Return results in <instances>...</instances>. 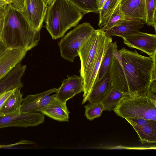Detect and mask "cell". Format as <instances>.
Here are the masks:
<instances>
[{
	"label": "cell",
	"mask_w": 156,
	"mask_h": 156,
	"mask_svg": "<svg viewBox=\"0 0 156 156\" xmlns=\"http://www.w3.org/2000/svg\"><path fill=\"white\" fill-rule=\"evenodd\" d=\"M118 51L121 63L114 56L110 69L112 85L129 96L146 92L156 80V55L144 56L124 47Z\"/></svg>",
	"instance_id": "6da1fadb"
},
{
	"label": "cell",
	"mask_w": 156,
	"mask_h": 156,
	"mask_svg": "<svg viewBox=\"0 0 156 156\" xmlns=\"http://www.w3.org/2000/svg\"><path fill=\"white\" fill-rule=\"evenodd\" d=\"M0 24L1 41L7 48L28 51L37 45L40 31L33 28L12 4L3 9Z\"/></svg>",
	"instance_id": "7a4b0ae2"
},
{
	"label": "cell",
	"mask_w": 156,
	"mask_h": 156,
	"mask_svg": "<svg viewBox=\"0 0 156 156\" xmlns=\"http://www.w3.org/2000/svg\"><path fill=\"white\" fill-rule=\"evenodd\" d=\"M85 14L69 0H54L48 7L46 28L53 39L59 38L76 26Z\"/></svg>",
	"instance_id": "3957f363"
},
{
	"label": "cell",
	"mask_w": 156,
	"mask_h": 156,
	"mask_svg": "<svg viewBox=\"0 0 156 156\" xmlns=\"http://www.w3.org/2000/svg\"><path fill=\"white\" fill-rule=\"evenodd\" d=\"M113 111L125 119L142 118L156 121V99L148 90L141 94L124 98Z\"/></svg>",
	"instance_id": "277c9868"
},
{
	"label": "cell",
	"mask_w": 156,
	"mask_h": 156,
	"mask_svg": "<svg viewBox=\"0 0 156 156\" xmlns=\"http://www.w3.org/2000/svg\"><path fill=\"white\" fill-rule=\"evenodd\" d=\"M89 23L81 24L71 30L58 43L61 56L66 60L73 62L78 56L80 48L95 31Z\"/></svg>",
	"instance_id": "5b68a950"
},
{
	"label": "cell",
	"mask_w": 156,
	"mask_h": 156,
	"mask_svg": "<svg viewBox=\"0 0 156 156\" xmlns=\"http://www.w3.org/2000/svg\"><path fill=\"white\" fill-rule=\"evenodd\" d=\"M112 42V38L106 36L103 31L96 58L83 78V94L82 104L86 102L87 98L93 87L98 81V73L102 60L109 44Z\"/></svg>",
	"instance_id": "8992f818"
},
{
	"label": "cell",
	"mask_w": 156,
	"mask_h": 156,
	"mask_svg": "<svg viewBox=\"0 0 156 156\" xmlns=\"http://www.w3.org/2000/svg\"><path fill=\"white\" fill-rule=\"evenodd\" d=\"M102 31L100 29L95 30L78 51L81 61L80 72L82 79L96 58Z\"/></svg>",
	"instance_id": "52a82bcc"
},
{
	"label": "cell",
	"mask_w": 156,
	"mask_h": 156,
	"mask_svg": "<svg viewBox=\"0 0 156 156\" xmlns=\"http://www.w3.org/2000/svg\"><path fill=\"white\" fill-rule=\"evenodd\" d=\"M44 120L43 114L20 111L0 116V129L8 127L26 128L36 126L43 123Z\"/></svg>",
	"instance_id": "ba28073f"
},
{
	"label": "cell",
	"mask_w": 156,
	"mask_h": 156,
	"mask_svg": "<svg viewBox=\"0 0 156 156\" xmlns=\"http://www.w3.org/2000/svg\"><path fill=\"white\" fill-rule=\"evenodd\" d=\"M48 7L43 0H25L23 10L19 11L33 28L40 31Z\"/></svg>",
	"instance_id": "9c48e42d"
},
{
	"label": "cell",
	"mask_w": 156,
	"mask_h": 156,
	"mask_svg": "<svg viewBox=\"0 0 156 156\" xmlns=\"http://www.w3.org/2000/svg\"><path fill=\"white\" fill-rule=\"evenodd\" d=\"M27 51L24 48H7L0 41V80L21 62Z\"/></svg>",
	"instance_id": "30bf717a"
},
{
	"label": "cell",
	"mask_w": 156,
	"mask_h": 156,
	"mask_svg": "<svg viewBox=\"0 0 156 156\" xmlns=\"http://www.w3.org/2000/svg\"><path fill=\"white\" fill-rule=\"evenodd\" d=\"M127 46L138 49L149 56L156 55V35L139 31L122 37Z\"/></svg>",
	"instance_id": "8fae6325"
},
{
	"label": "cell",
	"mask_w": 156,
	"mask_h": 156,
	"mask_svg": "<svg viewBox=\"0 0 156 156\" xmlns=\"http://www.w3.org/2000/svg\"><path fill=\"white\" fill-rule=\"evenodd\" d=\"M57 90V88H53L41 93L28 95L23 99L20 111L24 112H40L53 99L55 94L51 96L50 95L53 93H56Z\"/></svg>",
	"instance_id": "7c38bea8"
},
{
	"label": "cell",
	"mask_w": 156,
	"mask_h": 156,
	"mask_svg": "<svg viewBox=\"0 0 156 156\" xmlns=\"http://www.w3.org/2000/svg\"><path fill=\"white\" fill-rule=\"evenodd\" d=\"M146 24L145 21L141 20L124 19L104 31V33L107 37L118 36L121 38L138 33Z\"/></svg>",
	"instance_id": "4fadbf2b"
},
{
	"label": "cell",
	"mask_w": 156,
	"mask_h": 156,
	"mask_svg": "<svg viewBox=\"0 0 156 156\" xmlns=\"http://www.w3.org/2000/svg\"><path fill=\"white\" fill-rule=\"evenodd\" d=\"M83 90L82 77L73 75L63 80L60 87L57 89L55 97L61 101L66 103L69 99L83 92Z\"/></svg>",
	"instance_id": "5bb4252c"
},
{
	"label": "cell",
	"mask_w": 156,
	"mask_h": 156,
	"mask_svg": "<svg viewBox=\"0 0 156 156\" xmlns=\"http://www.w3.org/2000/svg\"><path fill=\"white\" fill-rule=\"evenodd\" d=\"M146 0H123L120 9L127 19H140L146 22Z\"/></svg>",
	"instance_id": "9a60e30c"
},
{
	"label": "cell",
	"mask_w": 156,
	"mask_h": 156,
	"mask_svg": "<svg viewBox=\"0 0 156 156\" xmlns=\"http://www.w3.org/2000/svg\"><path fill=\"white\" fill-rule=\"evenodd\" d=\"M26 68L25 65L19 63L0 80V95L6 91L23 87L21 80Z\"/></svg>",
	"instance_id": "2e32d148"
},
{
	"label": "cell",
	"mask_w": 156,
	"mask_h": 156,
	"mask_svg": "<svg viewBox=\"0 0 156 156\" xmlns=\"http://www.w3.org/2000/svg\"><path fill=\"white\" fill-rule=\"evenodd\" d=\"M40 112L53 119L60 122H68L69 111L66 103H63L55 97L50 103Z\"/></svg>",
	"instance_id": "e0dca14e"
},
{
	"label": "cell",
	"mask_w": 156,
	"mask_h": 156,
	"mask_svg": "<svg viewBox=\"0 0 156 156\" xmlns=\"http://www.w3.org/2000/svg\"><path fill=\"white\" fill-rule=\"evenodd\" d=\"M111 86L109 70L94 85L87 98L86 102L88 101L89 102H95L101 101Z\"/></svg>",
	"instance_id": "ac0fdd59"
},
{
	"label": "cell",
	"mask_w": 156,
	"mask_h": 156,
	"mask_svg": "<svg viewBox=\"0 0 156 156\" xmlns=\"http://www.w3.org/2000/svg\"><path fill=\"white\" fill-rule=\"evenodd\" d=\"M21 88H17L5 101L0 112V116L12 114L20 111L23 100Z\"/></svg>",
	"instance_id": "d6986e66"
},
{
	"label": "cell",
	"mask_w": 156,
	"mask_h": 156,
	"mask_svg": "<svg viewBox=\"0 0 156 156\" xmlns=\"http://www.w3.org/2000/svg\"><path fill=\"white\" fill-rule=\"evenodd\" d=\"M129 96L112 85L107 94L101 101L104 110L110 112L113 110L121 100Z\"/></svg>",
	"instance_id": "ffe728a7"
},
{
	"label": "cell",
	"mask_w": 156,
	"mask_h": 156,
	"mask_svg": "<svg viewBox=\"0 0 156 156\" xmlns=\"http://www.w3.org/2000/svg\"><path fill=\"white\" fill-rule=\"evenodd\" d=\"M142 144L156 142V124L148 125L135 130Z\"/></svg>",
	"instance_id": "44dd1931"
},
{
	"label": "cell",
	"mask_w": 156,
	"mask_h": 156,
	"mask_svg": "<svg viewBox=\"0 0 156 156\" xmlns=\"http://www.w3.org/2000/svg\"><path fill=\"white\" fill-rule=\"evenodd\" d=\"M119 0H107L99 12L98 26L103 27L119 4Z\"/></svg>",
	"instance_id": "7402d4cb"
},
{
	"label": "cell",
	"mask_w": 156,
	"mask_h": 156,
	"mask_svg": "<svg viewBox=\"0 0 156 156\" xmlns=\"http://www.w3.org/2000/svg\"><path fill=\"white\" fill-rule=\"evenodd\" d=\"M114 43L109 44L102 60L99 70L98 80L102 79L109 70L114 57L113 51Z\"/></svg>",
	"instance_id": "603a6c76"
},
{
	"label": "cell",
	"mask_w": 156,
	"mask_h": 156,
	"mask_svg": "<svg viewBox=\"0 0 156 156\" xmlns=\"http://www.w3.org/2000/svg\"><path fill=\"white\" fill-rule=\"evenodd\" d=\"M85 115L89 120L100 116L104 110L101 101L95 102H90L85 106Z\"/></svg>",
	"instance_id": "cb8c5ba5"
},
{
	"label": "cell",
	"mask_w": 156,
	"mask_h": 156,
	"mask_svg": "<svg viewBox=\"0 0 156 156\" xmlns=\"http://www.w3.org/2000/svg\"><path fill=\"white\" fill-rule=\"evenodd\" d=\"M156 0H146V23L154 27L156 31Z\"/></svg>",
	"instance_id": "d4e9b609"
},
{
	"label": "cell",
	"mask_w": 156,
	"mask_h": 156,
	"mask_svg": "<svg viewBox=\"0 0 156 156\" xmlns=\"http://www.w3.org/2000/svg\"><path fill=\"white\" fill-rule=\"evenodd\" d=\"M126 19L120 7V4L116 7L105 24L100 29L105 31L115 25L120 20Z\"/></svg>",
	"instance_id": "484cf974"
},
{
	"label": "cell",
	"mask_w": 156,
	"mask_h": 156,
	"mask_svg": "<svg viewBox=\"0 0 156 156\" xmlns=\"http://www.w3.org/2000/svg\"><path fill=\"white\" fill-rule=\"evenodd\" d=\"M125 119L135 130L148 125L156 124V121L142 118H128Z\"/></svg>",
	"instance_id": "4316f807"
},
{
	"label": "cell",
	"mask_w": 156,
	"mask_h": 156,
	"mask_svg": "<svg viewBox=\"0 0 156 156\" xmlns=\"http://www.w3.org/2000/svg\"><path fill=\"white\" fill-rule=\"evenodd\" d=\"M12 4L18 11H22L25 4V0H12Z\"/></svg>",
	"instance_id": "83f0119b"
},
{
	"label": "cell",
	"mask_w": 156,
	"mask_h": 156,
	"mask_svg": "<svg viewBox=\"0 0 156 156\" xmlns=\"http://www.w3.org/2000/svg\"><path fill=\"white\" fill-rule=\"evenodd\" d=\"M14 89L6 91L0 95V113L1 110L5 101L12 93Z\"/></svg>",
	"instance_id": "f1b7e54d"
},
{
	"label": "cell",
	"mask_w": 156,
	"mask_h": 156,
	"mask_svg": "<svg viewBox=\"0 0 156 156\" xmlns=\"http://www.w3.org/2000/svg\"><path fill=\"white\" fill-rule=\"evenodd\" d=\"M12 3V0H0V11L3 10L7 5Z\"/></svg>",
	"instance_id": "f546056e"
},
{
	"label": "cell",
	"mask_w": 156,
	"mask_h": 156,
	"mask_svg": "<svg viewBox=\"0 0 156 156\" xmlns=\"http://www.w3.org/2000/svg\"><path fill=\"white\" fill-rule=\"evenodd\" d=\"M107 0H96V4L97 8L99 11L102 9L104 4Z\"/></svg>",
	"instance_id": "4dcf8cb0"
},
{
	"label": "cell",
	"mask_w": 156,
	"mask_h": 156,
	"mask_svg": "<svg viewBox=\"0 0 156 156\" xmlns=\"http://www.w3.org/2000/svg\"><path fill=\"white\" fill-rule=\"evenodd\" d=\"M45 3L48 6L50 5L54 0H43Z\"/></svg>",
	"instance_id": "1f68e13d"
},
{
	"label": "cell",
	"mask_w": 156,
	"mask_h": 156,
	"mask_svg": "<svg viewBox=\"0 0 156 156\" xmlns=\"http://www.w3.org/2000/svg\"><path fill=\"white\" fill-rule=\"evenodd\" d=\"M91 2H92L93 4L94 5H95L97 6L96 0H89Z\"/></svg>",
	"instance_id": "d6a6232c"
},
{
	"label": "cell",
	"mask_w": 156,
	"mask_h": 156,
	"mask_svg": "<svg viewBox=\"0 0 156 156\" xmlns=\"http://www.w3.org/2000/svg\"><path fill=\"white\" fill-rule=\"evenodd\" d=\"M2 11L3 10L0 11V19L2 17Z\"/></svg>",
	"instance_id": "836d02e7"
},
{
	"label": "cell",
	"mask_w": 156,
	"mask_h": 156,
	"mask_svg": "<svg viewBox=\"0 0 156 156\" xmlns=\"http://www.w3.org/2000/svg\"><path fill=\"white\" fill-rule=\"evenodd\" d=\"M123 0H119V4Z\"/></svg>",
	"instance_id": "e575fe53"
},
{
	"label": "cell",
	"mask_w": 156,
	"mask_h": 156,
	"mask_svg": "<svg viewBox=\"0 0 156 156\" xmlns=\"http://www.w3.org/2000/svg\"><path fill=\"white\" fill-rule=\"evenodd\" d=\"M1 148V145H0V148Z\"/></svg>",
	"instance_id": "d590c367"
}]
</instances>
